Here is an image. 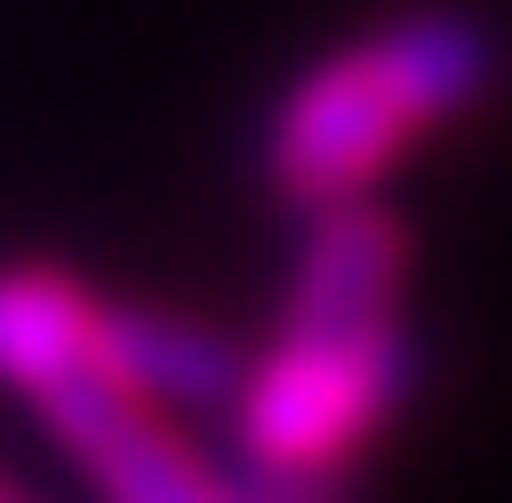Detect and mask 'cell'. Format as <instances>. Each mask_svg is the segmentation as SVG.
Here are the masks:
<instances>
[{
    "label": "cell",
    "mask_w": 512,
    "mask_h": 503,
    "mask_svg": "<svg viewBox=\"0 0 512 503\" xmlns=\"http://www.w3.org/2000/svg\"><path fill=\"white\" fill-rule=\"evenodd\" d=\"M0 503H27V495H9V486H0Z\"/></svg>",
    "instance_id": "7"
},
{
    "label": "cell",
    "mask_w": 512,
    "mask_h": 503,
    "mask_svg": "<svg viewBox=\"0 0 512 503\" xmlns=\"http://www.w3.org/2000/svg\"><path fill=\"white\" fill-rule=\"evenodd\" d=\"M90 324H99V297L72 288L63 270H0V378L9 387L90 369Z\"/></svg>",
    "instance_id": "6"
},
{
    "label": "cell",
    "mask_w": 512,
    "mask_h": 503,
    "mask_svg": "<svg viewBox=\"0 0 512 503\" xmlns=\"http://www.w3.org/2000/svg\"><path fill=\"white\" fill-rule=\"evenodd\" d=\"M414 378V333L396 315L333 324V333H279L261 369H243V468L279 477H333L396 405Z\"/></svg>",
    "instance_id": "2"
},
{
    "label": "cell",
    "mask_w": 512,
    "mask_h": 503,
    "mask_svg": "<svg viewBox=\"0 0 512 503\" xmlns=\"http://www.w3.org/2000/svg\"><path fill=\"white\" fill-rule=\"evenodd\" d=\"M396 288H405V225L369 198H333V207H315V234H306L297 288H288V333L396 315Z\"/></svg>",
    "instance_id": "4"
},
{
    "label": "cell",
    "mask_w": 512,
    "mask_h": 503,
    "mask_svg": "<svg viewBox=\"0 0 512 503\" xmlns=\"http://www.w3.org/2000/svg\"><path fill=\"white\" fill-rule=\"evenodd\" d=\"M90 360H99L135 405H180V414L234 405V387H243V351H234L225 333L180 324V315H144V306H99Z\"/></svg>",
    "instance_id": "5"
},
{
    "label": "cell",
    "mask_w": 512,
    "mask_h": 503,
    "mask_svg": "<svg viewBox=\"0 0 512 503\" xmlns=\"http://www.w3.org/2000/svg\"><path fill=\"white\" fill-rule=\"evenodd\" d=\"M495 81V36L468 9H414L342 54H324L270 117V189L297 207L360 198L423 126L459 117Z\"/></svg>",
    "instance_id": "1"
},
{
    "label": "cell",
    "mask_w": 512,
    "mask_h": 503,
    "mask_svg": "<svg viewBox=\"0 0 512 503\" xmlns=\"http://www.w3.org/2000/svg\"><path fill=\"white\" fill-rule=\"evenodd\" d=\"M27 396H36V414H45V432L99 477L108 503H243V486H225L198 450H180V441L162 432V414L135 405L99 360L45 378V387H27Z\"/></svg>",
    "instance_id": "3"
}]
</instances>
